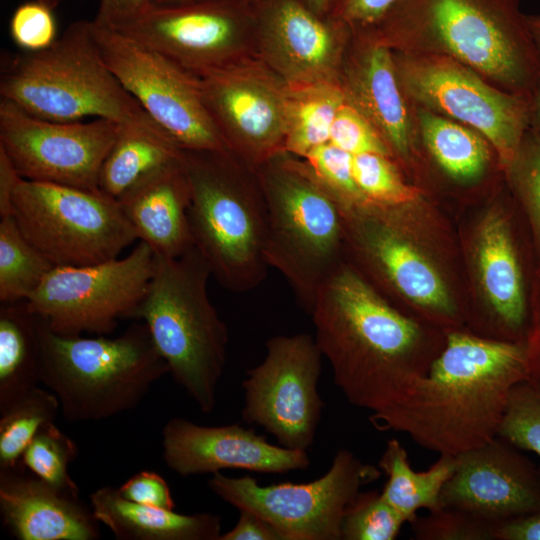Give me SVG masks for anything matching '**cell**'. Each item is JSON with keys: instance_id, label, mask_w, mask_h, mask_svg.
Masks as SVG:
<instances>
[{"instance_id": "cell-19", "label": "cell", "mask_w": 540, "mask_h": 540, "mask_svg": "<svg viewBox=\"0 0 540 540\" xmlns=\"http://www.w3.org/2000/svg\"><path fill=\"white\" fill-rule=\"evenodd\" d=\"M456 458L440 494V507H454L503 524L540 513V466L501 437Z\"/></svg>"}, {"instance_id": "cell-33", "label": "cell", "mask_w": 540, "mask_h": 540, "mask_svg": "<svg viewBox=\"0 0 540 540\" xmlns=\"http://www.w3.org/2000/svg\"><path fill=\"white\" fill-rule=\"evenodd\" d=\"M59 412L56 395L37 386L0 413V469L22 466L28 444L42 426L54 422Z\"/></svg>"}, {"instance_id": "cell-6", "label": "cell", "mask_w": 540, "mask_h": 540, "mask_svg": "<svg viewBox=\"0 0 540 540\" xmlns=\"http://www.w3.org/2000/svg\"><path fill=\"white\" fill-rule=\"evenodd\" d=\"M40 345V382L56 395L70 422L130 411L169 373L143 321L115 338H88L56 334L40 317Z\"/></svg>"}, {"instance_id": "cell-43", "label": "cell", "mask_w": 540, "mask_h": 540, "mask_svg": "<svg viewBox=\"0 0 540 540\" xmlns=\"http://www.w3.org/2000/svg\"><path fill=\"white\" fill-rule=\"evenodd\" d=\"M118 489L127 500L162 509L174 510L175 508L170 487L157 472L140 471Z\"/></svg>"}, {"instance_id": "cell-1", "label": "cell", "mask_w": 540, "mask_h": 540, "mask_svg": "<svg viewBox=\"0 0 540 540\" xmlns=\"http://www.w3.org/2000/svg\"><path fill=\"white\" fill-rule=\"evenodd\" d=\"M308 314L335 385L371 414L396 405L446 342L447 332L398 310L349 264L323 286Z\"/></svg>"}, {"instance_id": "cell-18", "label": "cell", "mask_w": 540, "mask_h": 540, "mask_svg": "<svg viewBox=\"0 0 540 540\" xmlns=\"http://www.w3.org/2000/svg\"><path fill=\"white\" fill-rule=\"evenodd\" d=\"M194 77L229 151L256 166L284 152L285 88L231 65Z\"/></svg>"}, {"instance_id": "cell-21", "label": "cell", "mask_w": 540, "mask_h": 540, "mask_svg": "<svg viewBox=\"0 0 540 540\" xmlns=\"http://www.w3.org/2000/svg\"><path fill=\"white\" fill-rule=\"evenodd\" d=\"M504 210L481 220L474 242L478 278L489 314V339L524 343L533 296L522 236Z\"/></svg>"}, {"instance_id": "cell-22", "label": "cell", "mask_w": 540, "mask_h": 540, "mask_svg": "<svg viewBox=\"0 0 540 540\" xmlns=\"http://www.w3.org/2000/svg\"><path fill=\"white\" fill-rule=\"evenodd\" d=\"M254 13L266 57L287 86L334 81L346 24L301 0H264Z\"/></svg>"}, {"instance_id": "cell-11", "label": "cell", "mask_w": 540, "mask_h": 540, "mask_svg": "<svg viewBox=\"0 0 540 540\" xmlns=\"http://www.w3.org/2000/svg\"><path fill=\"white\" fill-rule=\"evenodd\" d=\"M381 470L340 448L327 472L307 483L260 485L250 476L220 472L208 480L210 490L236 509L270 523L283 540H342L344 514L361 488L376 481Z\"/></svg>"}, {"instance_id": "cell-14", "label": "cell", "mask_w": 540, "mask_h": 540, "mask_svg": "<svg viewBox=\"0 0 540 540\" xmlns=\"http://www.w3.org/2000/svg\"><path fill=\"white\" fill-rule=\"evenodd\" d=\"M346 261L371 286L378 284L428 316L458 329V309L435 264L398 225L392 207L366 203L340 208Z\"/></svg>"}, {"instance_id": "cell-24", "label": "cell", "mask_w": 540, "mask_h": 540, "mask_svg": "<svg viewBox=\"0 0 540 540\" xmlns=\"http://www.w3.org/2000/svg\"><path fill=\"white\" fill-rule=\"evenodd\" d=\"M366 43L347 65L341 86L346 100L376 128L392 155L408 161L418 129L399 83L393 51L372 32Z\"/></svg>"}, {"instance_id": "cell-16", "label": "cell", "mask_w": 540, "mask_h": 540, "mask_svg": "<svg viewBox=\"0 0 540 540\" xmlns=\"http://www.w3.org/2000/svg\"><path fill=\"white\" fill-rule=\"evenodd\" d=\"M119 128L102 118L47 120L0 99V149L26 180L99 191V172Z\"/></svg>"}, {"instance_id": "cell-8", "label": "cell", "mask_w": 540, "mask_h": 540, "mask_svg": "<svg viewBox=\"0 0 540 540\" xmlns=\"http://www.w3.org/2000/svg\"><path fill=\"white\" fill-rule=\"evenodd\" d=\"M257 167L267 205V264L284 276L308 313L347 264L342 211L292 155L279 153Z\"/></svg>"}, {"instance_id": "cell-47", "label": "cell", "mask_w": 540, "mask_h": 540, "mask_svg": "<svg viewBox=\"0 0 540 540\" xmlns=\"http://www.w3.org/2000/svg\"><path fill=\"white\" fill-rule=\"evenodd\" d=\"M524 344L527 354V381L540 391V296H533L530 324Z\"/></svg>"}, {"instance_id": "cell-46", "label": "cell", "mask_w": 540, "mask_h": 540, "mask_svg": "<svg viewBox=\"0 0 540 540\" xmlns=\"http://www.w3.org/2000/svg\"><path fill=\"white\" fill-rule=\"evenodd\" d=\"M239 512L234 527L223 533L219 540H283L281 534L260 516L247 510Z\"/></svg>"}, {"instance_id": "cell-40", "label": "cell", "mask_w": 540, "mask_h": 540, "mask_svg": "<svg viewBox=\"0 0 540 540\" xmlns=\"http://www.w3.org/2000/svg\"><path fill=\"white\" fill-rule=\"evenodd\" d=\"M415 540H496L498 525L465 510L439 507L409 523Z\"/></svg>"}, {"instance_id": "cell-45", "label": "cell", "mask_w": 540, "mask_h": 540, "mask_svg": "<svg viewBox=\"0 0 540 540\" xmlns=\"http://www.w3.org/2000/svg\"><path fill=\"white\" fill-rule=\"evenodd\" d=\"M150 5V0H99L93 21L102 26L118 28L137 17Z\"/></svg>"}, {"instance_id": "cell-49", "label": "cell", "mask_w": 540, "mask_h": 540, "mask_svg": "<svg viewBox=\"0 0 540 540\" xmlns=\"http://www.w3.org/2000/svg\"><path fill=\"white\" fill-rule=\"evenodd\" d=\"M20 178L6 153L0 149V217L12 215V196Z\"/></svg>"}, {"instance_id": "cell-37", "label": "cell", "mask_w": 540, "mask_h": 540, "mask_svg": "<svg viewBox=\"0 0 540 540\" xmlns=\"http://www.w3.org/2000/svg\"><path fill=\"white\" fill-rule=\"evenodd\" d=\"M406 523L377 491L360 492L347 508L342 540H393Z\"/></svg>"}, {"instance_id": "cell-26", "label": "cell", "mask_w": 540, "mask_h": 540, "mask_svg": "<svg viewBox=\"0 0 540 540\" xmlns=\"http://www.w3.org/2000/svg\"><path fill=\"white\" fill-rule=\"evenodd\" d=\"M89 498L95 518L119 540H219L222 535L221 519L211 513L187 515L136 503L110 485Z\"/></svg>"}, {"instance_id": "cell-10", "label": "cell", "mask_w": 540, "mask_h": 540, "mask_svg": "<svg viewBox=\"0 0 540 540\" xmlns=\"http://www.w3.org/2000/svg\"><path fill=\"white\" fill-rule=\"evenodd\" d=\"M400 86L411 106L481 133L505 171L530 128L531 98L505 91L446 56L393 51Z\"/></svg>"}, {"instance_id": "cell-15", "label": "cell", "mask_w": 540, "mask_h": 540, "mask_svg": "<svg viewBox=\"0 0 540 540\" xmlns=\"http://www.w3.org/2000/svg\"><path fill=\"white\" fill-rule=\"evenodd\" d=\"M322 357L308 333L271 337L263 361L242 382L243 421L262 427L283 447L307 451L324 407L318 391Z\"/></svg>"}, {"instance_id": "cell-28", "label": "cell", "mask_w": 540, "mask_h": 540, "mask_svg": "<svg viewBox=\"0 0 540 540\" xmlns=\"http://www.w3.org/2000/svg\"><path fill=\"white\" fill-rule=\"evenodd\" d=\"M456 458L440 455L426 471L412 469L408 453L396 438L387 441L378 461L387 481L380 493L406 522H412L421 509L428 512L440 507L441 491L455 470Z\"/></svg>"}, {"instance_id": "cell-36", "label": "cell", "mask_w": 540, "mask_h": 540, "mask_svg": "<svg viewBox=\"0 0 540 540\" xmlns=\"http://www.w3.org/2000/svg\"><path fill=\"white\" fill-rule=\"evenodd\" d=\"M390 158L378 153L354 155L353 176L369 202L398 208L414 202L419 193L402 179Z\"/></svg>"}, {"instance_id": "cell-12", "label": "cell", "mask_w": 540, "mask_h": 540, "mask_svg": "<svg viewBox=\"0 0 540 540\" xmlns=\"http://www.w3.org/2000/svg\"><path fill=\"white\" fill-rule=\"evenodd\" d=\"M155 270V254L140 241L124 258L53 267L27 300L33 313L61 336L107 335L132 319Z\"/></svg>"}, {"instance_id": "cell-5", "label": "cell", "mask_w": 540, "mask_h": 540, "mask_svg": "<svg viewBox=\"0 0 540 540\" xmlns=\"http://www.w3.org/2000/svg\"><path fill=\"white\" fill-rule=\"evenodd\" d=\"M211 276L196 247L174 258L155 255L154 274L132 317L147 325L173 380L203 413L216 406L229 341L208 296Z\"/></svg>"}, {"instance_id": "cell-32", "label": "cell", "mask_w": 540, "mask_h": 540, "mask_svg": "<svg viewBox=\"0 0 540 540\" xmlns=\"http://www.w3.org/2000/svg\"><path fill=\"white\" fill-rule=\"evenodd\" d=\"M53 267L12 215L0 217V303L29 300Z\"/></svg>"}, {"instance_id": "cell-39", "label": "cell", "mask_w": 540, "mask_h": 540, "mask_svg": "<svg viewBox=\"0 0 540 540\" xmlns=\"http://www.w3.org/2000/svg\"><path fill=\"white\" fill-rule=\"evenodd\" d=\"M497 436L540 458V391L527 380L511 389Z\"/></svg>"}, {"instance_id": "cell-30", "label": "cell", "mask_w": 540, "mask_h": 540, "mask_svg": "<svg viewBox=\"0 0 540 540\" xmlns=\"http://www.w3.org/2000/svg\"><path fill=\"white\" fill-rule=\"evenodd\" d=\"M345 101L344 90L335 81L287 86L284 152L305 158L328 143L335 116Z\"/></svg>"}, {"instance_id": "cell-54", "label": "cell", "mask_w": 540, "mask_h": 540, "mask_svg": "<svg viewBox=\"0 0 540 540\" xmlns=\"http://www.w3.org/2000/svg\"><path fill=\"white\" fill-rule=\"evenodd\" d=\"M249 3H253V5L257 4V3H260L264 0H247Z\"/></svg>"}, {"instance_id": "cell-29", "label": "cell", "mask_w": 540, "mask_h": 540, "mask_svg": "<svg viewBox=\"0 0 540 540\" xmlns=\"http://www.w3.org/2000/svg\"><path fill=\"white\" fill-rule=\"evenodd\" d=\"M413 110L423 144L448 176L465 183L485 173L494 150L481 133L432 111Z\"/></svg>"}, {"instance_id": "cell-20", "label": "cell", "mask_w": 540, "mask_h": 540, "mask_svg": "<svg viewBox=\"0 0 540 540\" xmlns=\"http://www.w3.org/2000/svg\"><path fill=\"white\" fill-rule=\"evenodd\" d=\"M162 458L176 474L187 477L242 469L285 474L310 466L306 450L269 443L252 428L239 424L202 426L174 417L162 429Z\"/></svg>"}, {"instance_id": "cell-27", "label": "cell", "mask_w": 540, "mask_h": 540, "mask_svg": "<svg viewBox=\"0 0 540 540\" xmlns=\"http://www.w3.org/2000/svg\"><path fill=\"white\" fill-rule=\"evenodd\" d=\"M40 317L27 301L0 305V413L39 386Z\"/></svg>"}, {"instance_id": "cell-35", "label": "cell", "mask_w": 540, "mask_h": 540, "mask_svg": "<svg viewBox=\"0 0 540 540\" xmlns=\"http://www.w3.org/2000/svg\"><path fill=\"white\" fill-rule=\"evenodd\" d=\"M510 186L531 229L540 262V132L524 134L514 160L505 170Z\"/></svg>"}, {"instance_id": "cell-51", "label": "cell", "mask_w": 540, "mask_h": 540, "mask_svg": "<svg viewBox=\"0 0 540 540\" xmlns=\"http://www.w3.org/2000/svg\"><path fill=\"white\" fill-rule=\"evenodd\" d=\"M311 11L320 16H329L333 0H301Z\"/></svg>"}, {"instance_id": "cell-50", "label": "cell", "mask_w": 540, "mask_h": 540, "mask_svg": "<svg viewBox=\"0 0 540 540\" xmlns=\"http://www.w3.org/2000/svg\"><path fill=\"white\" fill-rule=\"evenodd\" d=\"M527 22L537 56L536 81L531 94L530 127L540 132V15H527Z\"/></svg>"}, {"instance_id": "cell-41", "label": "cell", "mask_w": 540, "mask_h": 540, "mask_svg": "<svg viewBox=\"0 0 540 540\" xmlns=\"http://www.w3.org/2000/svg\"><path fill=\"white\" fill-rule=\"evenodd\" d=\"M328 143L353 156L363 153L392 156L390 148L376 128L347 100L335 116Z\"/></svg>"}, {"instance_id": "cell-13", "label": "cell", "mask_w": 540, "mask_h": 540, "mask_svg": "<svg viewBox=\"0 0 540 540\" xmlns=\"http://www.w3.org/2000/svg\"><path fill=\"white\" fill-rule=\"evenodd\" d=\"M91 29L106 65L178 148L227 150L194 76L113 28Z\"/></svg>"}, {"instance_id": "cell-25", "label": "cell", "mask_w": 540, "mask_h": 540, "mask_svg": "<svg viewBox=\"0 0 540 540\" xmlns=\"http://www.w3.org/2000/svg\"><path fill=\"white\" fill-rule=\"evenodd\" d=\"M190 197L180 155L142 178L117 201L137 238L155 255L174 258L195 247L188 217Z\"/></svg>"}, {"instance_id": "cell-4", "label": "cell", "mask_w": 540, "mask_h": 540, "mask_svg": "<svg viewBox=\"0 0 540 540\" xmlns=\"http://www.w3.org/2000/svg\"><path fill=\"white\" fill-rule=\"evenodd\" d=\"M0 96L52 121L111 120L159 135L174 144L104 62L91 21L71 23L47 49L4 53Z\"/></svg>"}, {"instance_id": "cell-2", "label": "cell", "mask_w": 540, "mask_h": 540, "mask_svg": "<svg viewBox=\"0 0 540 540\" xmlns=\"http://www.w3.org/2000/svg\"><path fill=\"white\" fill-rule=\"evenodd\" d=\"M524 380V343L450 330L426 375L369 420L378 430L404 433L426 450L456 457L497 437L509 393Z\"/></svg>"}, {"instance_id": "cell-7", "label": "cell", "mask_w": 540, "mask_h": 540, "mask_svg": "<svg viewBox=\"0 0 540 540\" xmlns=\"http://www.w3.org/2000/svg\"><path fill=\"white\" fill-rule=\"evenodd\" d=\"M190 185L189 223L194 245L225 289L242 293L265 279L267 205L258 177H244L227 150H183Z\"/></svg>"}, {"instance_id": "cell-34", "label": "cell", "mask_w": 540, "mask_h": 540, "mask_svg": "<svg viewBox=\"0 0 540 540\" xmlns=\"http://www.w3.org/2000/svg\"><path fill=\"white\" fill-rule=\"evenodd\" d=\"M78 446L54 422L42 426L22 454L21 465L56 489L79 497V487L69 474Z\"/></svg>"}, {"instance_id": "cell-42", "label": "cell", "mask_w": 540, "mask_h": 540, "mask_svg": "<svg viewBox=\"0 0 540 540\" xmlns=\"http://www.w3.org/2000/svg\"><path fill=\"white\" fill-rule=\"evenodd\" d=\"M9 27L13 42L23 51L38 52L57 40L53 10L34 0L16 8Z\"/></svg>"}, {"instance_id": "cell-52", "label": "cell", "mask_w": 540, "mask_h": 540, "mask_svg": "<svg viewBox=\"0 0 540 540\" xmlns=\"http://www.w3.org/2000/svg\"><path fill=\"white\" fill-rule=\"evenodd\" d=\"M150 1H151V5L172 6V5H179V4H185V3L202 1V0H150Z\"/></svg>"}, {"instance_id": "cell-31", "label": "cell", "mask_w": 540, "mask_h": 540, "mask_svg": "<svg viewBox=\"0 0 540 540\" xmlns=\"http://www.w3.org/2000/svg\"><path fill=\"white\" fill-rule=\"evenodd\" d=\"M181 149L169 140L145 129L120 125L98 177V188L118 199L153 171L180 158Z\"/></svg>"}, {"instance_id": "cell-17", "label": "cell", "mask_w": 540, "mask_h": 540, "mask_svg": "<svg viewBox=\"0 0 540 540\" xmlns=\"http://www.w3.org/2000/svg\"><path fill=\"white\" fill-rule=\"evenodd\" d=\"M247 0H202L172 6L150 5L113 28L198 76L227 66L244 27L254 20Z\"/></svg>"}, {"instance_id": "cell-48", "label": "cell", "mask_w": 540, "mask_h": 540, "mask_svg": "<svg viewBox=\"0 0 540 540\" xmlns=\"http://www.w3.org/2000/svg\"><path fill=\"white\" fill-rule=\"evenodd\" d=\"M496 540H540V513L500 524Z\"/></svg>"}, {"instance_id": "cell-53", "label": "cell", "mask_w": 540, "mask_h": 540, "mask_svg": "<svg viewBox=\"0 0 540 540\" xmlns=\"http://www.w3.org/2000/svg\"><path fill=\"white\" fill-rule=\"evenodd\" d=\"M34 1H37L53 10L58 6L61 0H34Z\"/></svg>"}, {"instance_id": "cell-38", "label": "cell", "mask_w": 540, "mask_h": 540, "mask_svg": "<svg viewBox=\"0 0 540 540\" xmlns=\"http://www.w3.org/2000/svg\"><path fill=\"white\" fill-rule=\"evenodd\" d=\"M304 163L317 182L340 208L360 206L369 201L358 188L353 176V155L326 143L313 149Z\"/></svg>"}, {"instance_id": "cell-44", "label": "cell", "mask_w": 540, "mask_h": 540, "mask_svg": "<svg viewBox=\"0 0 540 540\" xmlns=\"http://www.w3.org/2000/svg\"><path fill=\"white\" fill-rule=\"evenodd\" d=\"M398 0H333L329 16L351 30L377 25Z\"/></svg>"}, {"instance_id": "cell-23", "label": "cell", "mask_w": 540, "mask_h": 540, "mask_svg": "<svg viewBox=\"0 0 540 540\" xmlns=\"http://www.w3.org/2000/svg\"><path fill=\"white\" fill-rule=\"evenodd\" d=\"M22 466L0 469V514L18 540H96L99 522L79 497L62 492Z\"/></svg>"}, {"instance_id": "cell-9", "label": "cell", "mask_w": 540, "mask_h": 540, "mask_svg": "<svg viewBox=\"0 0 540 540\" xmlns=\"http://www.w3.org/2000/svg\"><path fill=\"white\" fill-rule=\"evenodd\" d=\"M12 216L54 267L115 258L137 238L118 201L103 192L20 178Z\"/></svg>"}, {"instance_id": "cell-3", "label": "cell", "mask_w": 540, "mask_h": 540, "mask_svg": "<svg viewBox=\"0 0 540 540\" xmlns=\"http://www.w3.org/2000/svg\"><path fill=\"white\" fill-rule=\"evenodd\" d=\"M369 30L392 51L452 58L531 98L537 56L519 0H398Z\"/></svg>"}]
</instances>
